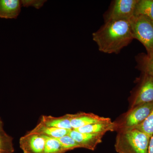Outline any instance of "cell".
<instances>
[{
  "label": "cell",
  "instance_id": "obj_5",
  "mask_svg": "<svg viewBox=\"0 0 153 153\" xmlns=\"http://www.w3.org/2000/svg\"><path fill=\"white\" fill-rule=\"evenodd\" d=\"M153 110V102L138 105L132 107L127 113L122 123L118 124L120 130L134 128L142 123Z\"/></svg>",
  "mask_w": 153,
  "mask_h": 153
},
{
  "label": "cell",
  "instance_id": "obj_6",
  "mask_svg": "<svg viewBox=\"0 0 153 153\" xmlns=\"http://www.w3.org/2000/svg\"><path fill=\"white\" fill-rule=\"evenodd\" d=\"M46 139L44 136L29 132L21 137L20 148L24 153H44Z\"/></svg>",
  "mask_w": 153,
  "mask_h": 153
},
{
  "label": "cell",
  "instance_id": "obj_17",
  "mask_svg": "<svg viewBox=\"0 0 153 153\" xmlns=\"http://www.w3.org/2000/svg\"><path fill=\"white\" fill-rule=\"evenodd\" d=\"M46 143L44 153H64L66 151L56 138L45 136Z\"/></svg>",
  "mask_w": 153,
  "mask_h": 153
},
{
  "label": "cell",
  "instance_id": "obj_20",
  "mask_svg": "<svg viewBox=\"0 0 153 153\" xmlns=\"http://www.w3.org/2000/svg\"><path fill=\"white\" fill-rule=\"evenodd\" d=\"M22 7H33L36 9H39L43 7L46 0H22L21 1Z\"/></svg>",
  "mask_w": 153,
  "mask_h": 153
},
{
  "label": "cell",
  "instance_id": "obj_15",
  "mask_svg": "<svg viewBox=\"0 0 153 153\" xmlns=\"http://www.w3.org/2000/svg\"><path fill=\"white\" fill-rule=\"evenodd\" d=\"M13 138L4 130L3 122L0 118V153L13 152Z\"/></svg>",
  "mask_w": 153,
  "mask_h": 153
},
{
  "label": "cell",
  "instance_id": "obj_19",
  "mask_svg": "<svg viewBox=\"0 0 153 153\" xmlns=\"http://www.w3.org/2000/svg\"><path fill=\"white\" fill-rule=\"evenodd\" d=\"M56 139L59 141L66 152L77 148H81L79 144L68 134Z\"/></svg>",
  "mask_w": 153,
  "mask_h": 153
},
{
  "label": "cell",
  "instance_id": "obj_21",
  "mask_svg": "<svg viewBox=\"0 0 153 153\" xmlns=\"http://www.w3.org/2000/svg\"><path fill=\"white\" fill-rule=\"evenodd\" d=\"M148 153H153V135L150 138L149 143Z\"/></svg>",
  "mask_w": 153,
  "mask_h": 153
},
{
  "label": "cell",
  "instance_id": "obj_13",
  "mask_svg": "<svg viewBox=\"0 0 153 153\" xmlns=\"http://www.w3.org/2000/svg\"><path fill=\"white\" fill-rule=\"evenodd\" d=\"M71 130L58 128L47 126L41 123L38 124L35 128L30 131V132L38 134L41 135L59 138L61 137L68 134Z\"/></svg>",
  "mask_w": 153,
  "mask_h": 153
},
{
  "label": "cell",
  "instance_id": "obj_3",
  "mask_svg": "<svg viewBox=\"0 0 153 153\" xmlns=\"http://www.w3.org/2000/svg\"><path fill=\"white\" fill-rule=\"evenodd\" d=\"M131 23L134 39L144 46L147 55L153 56V22L143 16H134Z\"/></svg>",
  "mask_w": 153,
  "mask_h": 153
},
{
  "label": "cell",
  "instance_id": "obj_2",
  "mask_svg": "<svg viewBox=\"0 0 153 153\" xmlns=\"http://www.w3.org/2000/svg\"><path fill=\"white\" fill-rule=\"evenodd\" d=\"M150 138L137 129L120 130L115 149L118 153H148Z\"/></svg>",
  "mask_w": 153,
  "mask_h": 153
},
{
  "label": "cell",
  "instance_id": "obj_10",
  "mask_svg": "<svg viewBox=\"0 0 153 153\" xmlns=\"http://www.w3.org/2000/svg\"><path fill=\"white\" fill-rule=\"evenodd\" d=\"M118 128V124L113 122L108 118L106 120L100 122L82 127L76 129L75 130L83 133L105 134L108 131H114Z\"/></svg>",
  "mask_w": 153,
  "mask_h": 153
},
{
  "label": "cell",
  "instance_id": "obj_18",
  "mask_svg": "<svg viewBox=\"0 0 153 153\" xmlns=\"http://www.w3.org/2000/svg\"><path fill=\"white\" fill-rule=\"evenodd\" d=\"M146 134L149 136L153 135V110L150 114L143 122L134 128Z\"/></svg>",
  "mask_w": 153,
  "mask_h": 153
},
{
  "label": "cell",
  "instance_id": "obj_4",
  "mask_svg": "<svg viewBox=\"0 0 153 153\" xmlns=\"http://www.w3.org/2000/svg\"><path fill=\"white\" fill-rule=\"evenodd\" d=\"M138 0H114L104 15L105 22L112 20H130L134 16Z\"/></svg>",
  "mask_w": 153,
  "mask_h": 153
},
{
  "label": "cell",
  "instance_id": "obj_9",
  "mask_svg": "<svg viewBox=\"0 0 153 153\" xmlns=\"http://www.w3.org/2000/svg\"><path fill=\"white\" fill-rule=\"evenodd\" d=\"M68 116L72 129H76L91 124L103 121L108 118L100 117L94 114L85 112L68 114Z\"/></svg>",
  "mask_w": 153,
  "mask_h": 153
},
{
  "label": "cell",
  "instance_id": "obj_7",
  "mask_svg": "<svg viewBox=\"0 0 153 153\" xmlns=\"http://www.w3.org/2000/svg\"><path fill=\"white\" fill-rule=\"evenodd\" d=\"M151 102H153V77L144 74L141 82L134 97L131 108Z\"/></svg>",
  "mask_w": 153,
  "mask_h": 153
},
{
  "label": "cell",
  "instance_id": "obj_14",
  "mask_svg": "<svg viewBox=\"0 0 153 153\" xmlns=\"http://www.w3.org/2000/svg\"><path fill=\"white\" fill-rule=\"evenodd\" d=\"M143 16L153 22V0H138L134 16Z\"/></svg>",
  "mask_w": 153,
  "mask_h": 153
},
{
  "label": "cell",
  "instance_id": "obj_16",
  "mask_svg": "<svg viewBox=\"0 0 153 153\" xmlns=\"http://www.w3.org/2000/svg\"><path fill=\"white\" fill-rule=\"evenodd\" d=\"M137 66L144 74L153 77V56H149L145 54H140L136 58Z\"/></svg>",
  "mask_w": 153,
  "mask_h": 153
},
{
  "label": "cell",
  "instance_id": "obj_1",
  "mask_svg": "<svg viewBox=\"0 0 153 153\" xmlns=\"http://www.w3.org/2000/svg\"><path fill=\"white\" fill-rule=\"evenodd\" d=\"M99 50L106 54H118L134 40L130 20L105 22L92 34Z\"/></svg>",
  "mask_w": 153,
  "mask_h": 153
},
{
  "label": "cell",
  "instance_id": "obj_12",
  "mask_svg": "<svg viewBox=\"0 0 153 153\" xmlns=\"http://www.w3.org/2000/svg\"><path fill=\"white\" fill-rule=\"evenodd\" d=\"M40 123L47 126L72 130L70 124L68 114L58 117L52 116L43 115L41 117Z\"/></svg>",
  "mask_w": 153,
  "mask_h": 153
},
{
  "label": "cell",
  "instance_id": "obj_11",
  "mask_svg": "<svg viewBox=\"0 0 153 153\" xmlns=\"http://www.w3.org/2000/svg\"><path fill=\"white\" fill-rule=\"evenodd\" d=\"M22 7L20 0H0V19H17Z\"/></svg>",
  "mask_w": 153,
  "mask_h": 153
},
{
  "label": "cell",
  "instance_id": "obj_8",
  "mask_svg": "<svg viewBox=\"0 0 153 153\" xmlns=\"http://www.w3.org/2000/svg\"><path fill=\"white\" fill-rule=\"evenodd\" d=\"M68 135L79 144L81 148H84L91 151H94L102 142L104 136L103 134L83 133L71 130Z\"/></svg>",
  "mask_w": 153,
  "mask_h": 153
}]
</instances>
